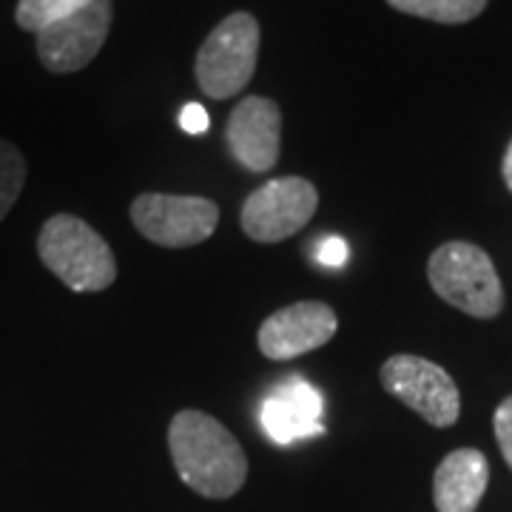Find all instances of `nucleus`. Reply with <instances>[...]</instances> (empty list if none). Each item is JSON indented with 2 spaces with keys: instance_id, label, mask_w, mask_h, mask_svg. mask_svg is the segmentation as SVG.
Here are the masks:
<instances>
[{
  "instance_id": "17",
  "label": "nucleus",
  "mask_w": 512,
  "mask_h": 512,
  "mask_svg": "<svg viewBox=\"0 0 512 512\" xmlns=\"http://www.w3.org/2000/svg\"><path fill=\"white\" fill-rule=\"evenodd\" d=\"M493 427H495V441H498V447H501V456H504V461L510 464V470H512V396L498 404Z\"/></svg>"
},
{
  "instance_id": "6",
  "label": "nucleus",
  "mask_w": 512,
  "mask_h": 512,
  "mask_svg": "<svg viewBox=\"0 0 512 512\" xmlns=\"http://www.w3.org/2000/svg\"><path fill=\"white\" fill-rule=\"evenodd\" d=\"M319 194L311 180L302 177H279L259 185L242 202V231L254 242H282L299 234L316 214Z\"/></svg>"
},
{
  "instance_id": "14",
  "label": "nucleus",
  "mask_w": 512,
  "mask_h": 512,
  "mask_svg": "<svg viewBox=\"0 0 512 512\" xmlns=\"http://www.w3.org/2000/svg\"><path fill=\"white\" fill-rule=\"evenodd\" d=\"M92 0H20L15 20L23 32H43L57 20H66L86 9Z\"/></svg>"
},
{
  "instance_id": "18",
  "label": "nucleus",
  "mask_w": 512,
  "mask_h": 512,
  "mask_svg": "<svg viewBox=\"0 0 512 512\" xmlns=\"http://www.w3.org/2000/svg\"><path fill=\"white\" fill-rule=\"evenodd\" d=\"M208 111L202 109L200 103H188L183 109V114H180V126H183V131H188V134H202V131H208Z\"/></svg>"
},
{
  "instance_id": "9",
  "label": "nucleus",
  "mask_w": 512,
  "mask_h": 512,
  "mask_svg": "<svg viewBox=\"0 0 512 512\" xmlns=\"http://www.w3.org/2000/svg\"><path fill=\"white\" fill-rule=\"evenodd\" d=\"M339 319L325 302H293L282 311L271 313L256 333V345L262 356L274 362H288L296 356H305L311 350L328 345L336 336Z\"/></svg>"
},
{
  "instance_id": "3",
  "label": "nucleus",
  "mask_w": 512,
  "mask_h": 512,
  "mask_svg": "<svg viewBox=\"0 0 512 512\" xmlns=\"http://www.w3.org/2000/svg\"><path fill=\"white\" fill-rule=\"evenodd\" d=\"M427 279L447 305L476 319H493L504 308V288L484 248L444 242L427 262Z\"/></svg>"
},
{
  "instance_id": "12",
  "label": "nucleus",
  "mask_w": 512,
  "mask_h": 512,
  "mask_svg": "<svg viewBox=\"0 0 512 512\" xmlns=\"http://www.w3.org/2000/svg\"><path fill=\"white\" fill-rule=\"evenodd\" d=\"M490 484V464L481 450L461 447L441 458L433 476V501L439 512H476Z\"/></svg>"
},
{
  "instance_id": "19",
  "label": "nucleus",
  "mask_w": 512,
  "mask_h": 512,
  "mask_svg": "<svg viewBox=\"0 0 512 512\" xmlns=\"http://www.w3.org/2000/svg\"><path fill=\"white\" fill-rule=\"evenodd\" d=\"M501 171H504V183H507V188L512 191V140H510V146H507V154H504Z\"/></svg>"
},
{
  "instance_id": "8",
  "label": "nucleus",
  "mask_w": 512,
  "mask_h": 512,
  "mask_svg": "<svg viewBox=\"0 0 512 512\" xmlns=\"http://www.w3.org/2000/svg\"><path fill=\"white\" fill-rule=\"evenodd\" d=\"M111 0H92L86 9L37 32V57L52 74H74L100 55L111 32Z\"/></svg>"
},
{
  "instance_id": "16",
  "label": "nucleus",
  "mask_w": 512,
  "mask_h": 512,
  "mask_svg": "<svg viewBox=\"0 0 512 512\" xmlns=\"http://www.w3.org/2000/svg\"><path fill=\"white\" fill-rule=\"evenodd\" d=\"M313 259L325 268H342L348 262V242L342 237H322L313 245Z\"/></svg>"
},
{
  "instance_id": "11",
  "label": "nucleus",
  "mask_w": 512,
  "mask_h": 512,
  "mask_svg": "<svg viewBox=\"0 0 512 512\" xmlns=\"http://www.w3.org/2000/svg\"><path fill=\"white\" fill-rule=\"evenodd\" d=\"M322 410H325V399L313 384L288 379L262 402L259 421L276 444H291L296 439L325 433Z\"/></svg>"
},
{
  "instance_id": "13",
  "label": "nucleus",
  "mask_w": 512,
  "mask_h": 512,
  "mask_svg": "<svg viewBox=\"0 0 512 512\" xmlns=\"http://www.w3.org/2000/svg\"><path fill=\"white\" fill-rule=\"evenodd\" d=\"M396 12L413 15V18L433 20V23H470L487 9V0H387Z\"/></svg>"
},
{
  "instance_id": "5",
  "label": "nucleus",
  "mask_w": 512,
  "mask_h": 512,
  "mask_svg": "<svg viewBox=\"0 0 512 512\" xmlns=\"http://www.w3.org/2000/svg\"><path fill=\"white\" fill-rule=\"evenodd\" d=\"M134 228L154 245L163 248H194L214 237L220 208L205 197L180 194H140L131 202Z\"/></svg>"
},
{
  "instance_id": "1",
  "label": "nucleus",
  "mask_w": 512,
  "mask_h": 512,
  "mask_svg": "<svg viewBox=\"0 0 512 512\" xmlns=\"http://www.w3.org/2000/svg\"><path fill=\"white\" fill-rule=\"evenodd\" d=\"M168 450L185 487L205 498H231L248 478L237 436L202 410H180L168 424Z\"/></svg>"
},
{
  "instance_id": "10",
  "label": "nucleus",
  "mask_w": 512,
  "mask_h": 512,
  "mask_svg": "<svg viewBox=\"0 0 512 512\" xmlns=\"http://www.w3.org/2000/svg\"><path fill=\"white\" fill-rule=\"evenodd\" d=\"M225 140L245 171H271L282 151V111L271 97H242L228 117Z\"/></svg>"
},
{
  "instance_id": "4",
  "label": "nucleus",
  "mask_w": 512,
  "mask_h": 512,
  "mask_svg": "<svg viewBox=\"0 0 512 512\" xmlns=\"http://www.w3.org/2000/svg\"><path fill=\"white\" fill-rule=\"evenodd\" d=\"M259 23L248 12H234L220 20L211 35L202 40L194 72L197 83L208 97L214 100H228L245 92L256 72L259 60Z\"/></svg>"
},
{
  "instance_id": "7",
  "label": "nucleus",
  "mask_w": 512,
  "mask_h": 512,
  "mask_svg": "<svg viewBox=\"0 0 512 512\" xmlns=\"http://www.w3.org/2000/svg\"><path fill=\"white\" fill-rule=\"evenodd\" d=\"M382 387L416 410L433 427H453L461 413V396L453 376L444 367L421 356L399 353L382 365Z\"/></svg>"
},
{
  "instance_id": "15",
  "label": "nucleus",
  "mask_w": 512,
  "mask_h": 512,
  "mask_svg": "<svg viewBox=\"0 0 512 512\" xmlns=\"http://www.w3.org/2000/svg\"><path fill=\"white\" fill-rule=\"evenodd\" d=\"M26 160L18 151V146H12L9 140H0V222L9 217V211L15 208L20 191L26 185Z\"/></svg>"
},
{
  "instance_id": "2",
  "label": "nucleus",
  "mask_w": 512,
  "mask_h": 512,
  "mask_svg": "<svg viewBox=\"0 0 512 512\" xmlns=\"http://www.w3.org/2000/svg\"><path fill=\"white\" fill-rule=\"evenodd\" d=\"M40 262L74 293H100L117 279L109 242L74 214H55L37 237Z\"/></svg>"
}]
</instances>
